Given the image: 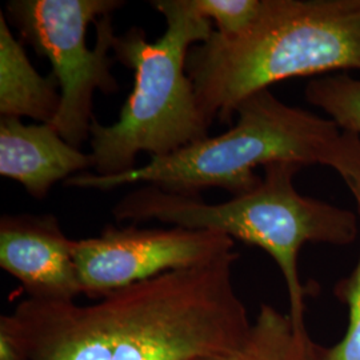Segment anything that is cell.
<instances>
[{
  "label": "cell",
  "instance_id": "cell-3",
  "mask_svg": "<svg viewBox=\"0 0 360 360\" xmlns=\"http://www.w3.org/2000/svg\"><path fill=\"white\" fill-rule=\"evenodd\" d=\"M360 71V0H264L236 38L214 32L193 46L186 71L212 124L232 123L252 94L292 77Z\"/></svg>",
  "mask_w": 360,
  "mask_h": 360
},
{
  "label": "cell",
  "instance_id": "cell-13",
  "mask_svg": "<svg viewBox=\"0 0 360 360\" xmlns=\"http://www.w3.org/2000/svg\"><path fill=\"white\" fill-rule=\"evenodd\" d=\"M354 199L360 218V193ZM335 295L347 306V328L335 346L321 347L318 360H360V251L354 270L335 285Z\"/></svg>",
  "mask_w": 360,
  "mask_h": 360
},
{
  "label": "cell",
  "instance_id": "cell-12",
  "mask_svg": "<svg viewBox=\"0 0 360 360\" xmlns=\"http://www.w3.org/2000/svg\"><path fill=\"white\" fill-rule=\"evenodd\" d=\"M304 96L336 126L360 138V79L345 72L312 77Z\"/></svg>",
  "mask_w": 360,
  "mask_h": 360
},
{
  "label": "cell",
  "instance_id": "cell-9",
  "mask_svg": "<svg viewBox=\"0 0 360 360\" xmlns=\"http://www.w3.org/2000/svg\"><path fill=\"white\" fill-rule=\"evenodd\" d=\"M89 168L91 155L65 142L51 124L0 119V175L20 183L32 198L44 199L55 183Z\"/></svg>",
  "mask_w": 360,
  "mask_h": 360
},
{
  "label": "cell",
  "instance_id": "cell-6",
  "mask_svg": "<svg viewBox=\"0 0 360 360\" xmlns=\"http://www.w3.org/2000/svg\"><path fill=\"white\" fill-rule=\"evenodd\" d=\"M120 0H13L7 19L37 53L50 60L60 90L53 129L80 148L90 136L96 90H119L111 72L115 30L112 13Z\"/></svg>",
  "mask_w": 360,
  "mask_h": 360
},
{
  "label": "cell",
  "instance_id": "cell-2",
  "mask_svg": "<svg viewBox=\"0 0 360 360\" xmlns=\"http://www.w3.org/2000/svg\"><path fill=\"white\" fill-rule=\"evenodd\" d=\"M235 116L236 122L226 132L151 158L146 166L115 176L82 172L65 184L112 190L142 183L188 196H199L207 188L238 196L260 183L257 167L296 163L331 168L352 195L360 193V138L328 117L284 103L270 90L245 98Z\"/></svg>",
  "mask_w": 360,
  "mask_h": 360
},
{
  "label": "cell",
  "instance_id": "cell-8",
  "mask_svg": "<svg viewBox=\"0 0 360 360\" xmlns=\"http://www.w3.org/2000/svg\"><path fill=\"white\" fill-rule=\"evenodd\" d=\"M0 267L39 302H75L82 294L72 240L53 215H3Z\"/></svg>",
  "mask_w": 360,
  "mask_h": 360
},
{
  "label": "cell",
  "instance_id": "cell-15",
  "mask_svg": "<svg viewBox=\"0 0 360 360\" xmlns=\"http://www.w3.org/2000/svg\"><path fill=\"white\" fill-rule=\"evenodd\" d=\"M0 360H25L22 348L3 324H0Z\"/></svg>",
  "mask_w": 360,
  "mask_h": 360
},
{
  "label": "cell",
  "instance_id": "cell-4",
  "mask_svg": "<svg viewBox=\"0 0 360 360\" xmlns=\"http://www.w3.org/2000/svg\"><path fill=\"white\" fill-rule=\"evenodd\" d=\"M302 168L296 163L270 165L263 168L264 174L254 190L218 205L144 184L123 196L112 208V215L117 221L159 220L175 227L221 232L266 251L283 275L296 338L306 351L316 355L321 346L307 331V290L299 276V254L309 243H354L359 235L360 218L345 207L299 193L294 178Z\"/></svg>",
  "mask_w": 360,
  "mask_h": 360
},
{
  "label": "cell",
  "instance_id": "cell-10",
  "mask_svg": "<svg viewBox=\"0 0 360 360\" xmlns=\"http://www.w3.org/2000/svg\"><path fill=\"white\" fill-rule=\"evenodd\" d=\"M60 105V90L53 74L41 77L28 59L26 49L13 37L0 13V115L30 117L50 124Z\"/></svg>",
  "mask_w": 360,
  "mask_h": 360
},
{
  "label": "cell",
  "instance_id": "cell-5",
  "mask_svg": "<svg viewBox=\"0 0 360 360\" xmlns=\"http://www.w3.org/2000/svg\"><path fill=\"white\" fill-rule=\"evenodd\" d=\"M151 6L166 20L160 38L151 43L142 28L131 27L114 40V59L132 70L135 80L115 123L94 119L91 124L90 155L99 176L138 167L141 153L166 156L210 136L211 123L199 108L186 60L214 25L193 13L187 0H155Z\"/></svg>",
  "mask_w": 360,
  "mask_h": 360
},
{
  "label": "cell",
  "instance_id": "cell-1",
  "mask_svg": "<svg viewBox=\"0 0 360 360\" xmlns=\"http://www.w3.org/2000/svg\"><path fill=\"white\" fill-rule=\"evenodd\" d=\"M239 254L169 271L101 297L20 302L1 315L25 360H198L239 345L248 334L245 303L233 285Z\"/></svg>",
  "mask_w": 360,
  "mask_h": 360
},
{
  "label": "cell",
  "instance_id": "cell-14",
  "mask_svg": "<svg viewBox=\"0 0 360 360\" xmlns=\"http://www.w3.org/2000/svg\"><path fill=\"white\" fill-rule=\"evenodd\" d=\"M193 13L210 20L219 35L236 38L252 26L264 0H187Z\"/></svg>",
  "mask_w": 360,
  "mask_h": 360
},
{
  "label": "cell",
  "instance_id": "cell-11",
  "mask_svg": "<svg viewBox=\"0 0 360 360\" xmlns=\"http://www.w3.org/2000/svg\"><path fill=\"white\" fill-rule=\"evenodd\" d=\"M318 356L299 343L290 315L264 303L239 345L198 360H318Z\"/></svg>",
  "mask_w": 360,
  "mask_h": 360
},
{
  "label": "cell",
  "instance_id": "cell-7",
  "mask_svg": "<svg viewBox=\"0 0 360 360\" xmlns=\"http://www.w3.org/2000/svg\"><path fill=\"white\" fill-rule=\"evenodd\" d=\"M235 248V240L210 230L105 227L99 236L72 240L82 294L103 297L169 271L193 269Z\"/></svg>",
  "mask_w": 360,
  "mask_h": 360
}]
</instances>
